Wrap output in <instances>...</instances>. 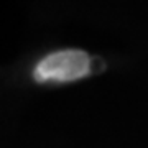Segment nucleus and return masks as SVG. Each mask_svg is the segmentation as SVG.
<instances>
[{
  "mask_svg": "<svg viewBox=\"0 0 148 148\" xmlns=\"http://www.w3.org/2000/svg\"><path fill=\"white\" fill-rule=\"evenodd\" d=\"M90 74V58L81 49H63L43 58L33 71L38 82H68Z\"/></svg>",
  "mask_w": 148,
  "mask_h": 148,
  "instance_id": "obj_1",
  "label": "nucleus"
}]
</instances>
